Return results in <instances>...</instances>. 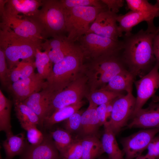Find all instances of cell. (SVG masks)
<instances>
[{
  "instance_id": "33",
  "label": "cell",
  "mask_w": 159,
  "mask_h": 159,
  "mask_svg": "<svg viewBox=\"0 0 159 159\" xmlns=\"http://www.w3.org/2000/svg\"><path fill=\"white\" fill-rule=\"evenodd\" d=\"M82 154L81 139L73 140L66 149L59 154V159H81Z\"/></svg>"
},
{
  "instance_id": "8",
  "label": "cell",
  "mask_w": 159,
  "mask_h": 159,
  "mask_svg": "<svg viewBox=\"0 0 159 159\" xmlns=\"http://www.w3.org/2000/svg\"><path fill=\"white\" fill-rule=\"evenodd\" d=\"M77 41L84 58H90L92 60L105 55L119 52L122 49L121 41L92 33L85 34Z\"/></svg>"
},
{
  "instance_id": "3",
  "label": "cell",
  "mask_w": 159,
  "mask_h": 159,
  "mask_svg": "<svg viewBox=\"0 0 159 159\" xmlns=\"http://www.w3.org/2000/svg\"><path fill=\"white\" fill-rule=\"evenodd\" d=\"M41 8L29 17L37 24L45 40L66 32L64 10L60 0H42Z\"/></svg>"
},
{
  "instance_id": "38",
  "label": "cell",
  "mask_w": 159,
  "mask_h": 159,
  "mask_svg": "<svg viewBox=\"0 0 159 159\" xmlns=\"http://www.w3.org/2000/svg\"><path fill=\"white\" fill-rule=\"evenodd\" d=\"M16 67L19 71L20 79L31 76L34 73L36 68L35 61L34 60L22 61Z\"/></svg>"
},
{
  "instance_id": "27",
  "label": "cell",
  "mask_w": 159,
  "mask_h": 159,
  "mask_svg": "<svg viewBox=\"0 0 159 159\" xmlns=\"http://www.w3.org/2000/svg\"><path fill=\"white\" fill-rule=\"evenodd\" d=\"M14 103L16 115L21 126L26 125H41L39 118L28 106L22 102Z\"/></svg>"
},
{
  "instance_id": "24",
  "label": "cell",
  "mask_w": 159,
  "mask_h": 159,
  "mask_svg": "<svg viewBox=\"0 0 159 159\" xmlns=\"http://www.w3.org/2000/svg\"><path fill=\"white\" fill-rule=\"evenodd\" d=\"M133 75L127 69L114 77L105 86L100 89L121 92L132 91V85L135 81Z\"/></svg>"
},
{
  "instance_id": "17",
  "label": "cell",
  "mask_w": 159,
  "mask_h": 159,
  "mask_svg": "<svg viewBox=\"0 0 159 159\" xmlns=\"http://www.w3.org/2000/svg\"><path fill=\"white\" fill-rule=\"evenodd\" d=\"M19 159H59V153L50 135H44L39 144L27 145Z\"/></svg>"
},
{
  "instance_id": "45",
  "label": "cell",
  "mask_w": 159,
  "mask_h": 159,
  "mask_svg": "<svg viewBox=\"0 0 159 159\" xmlns=\"http://www.w3.org/2000/svg\"><path fill=\"white\" fill-rule=\"evenodd\" d=\"M159 8V0H157L156 3L155 4Z\"/></svg>"
},
{
  "instance_id": "1",
  "label": "cell",
  "mask_w": 159,
  "mask_h": 159,
  "mask_svg": "<svg viewBox=\"0 0 159 159\" xmlns=\"http://www.w3.org/2000/svg\"><path fill=\"white\" fill-rule=\"evenodd\" d=\"M159 28L147 27L135 34L124 35L122 41L120 57L127 70L134 77L141 78L148 73L157 62L153 49V41Z\"/></svg>"
},
{
  "instance_id": "32",
  "label": "cell",
  "mask_w": 159,
  "mask_h": 159,
  "mask_svg": "<svg viewBox=\"0 0 159 159\" xmlns=\"http://www.w3.org/2000/svg\"><path fill=\"white\" fill-rule=\"evenodd\" d=\"M125 1L130 11L155 14L159 17V8L155 4L153 5L146 0H126Z\"/></svg>"
},
{
  "instance_id": "22",
  "label": "cell",
  "mask_w": 159,
  "mask_h": 159,
  "mask_svg": "<svg viewBox=\"0 0 159 159\" xmlns=\"http://www.w3.org/2000/svg\"><path fill=\"white\" fill-rule=\"evenodd\" d=\"M104 132L101 141L104 153L109 159H125L122 150L119 148L115 138V134L110 127L108 121L104 125Z\"/></svg>"
},
{
  "instance_id": "42",
  "label": "cell",
  "mask_w": 159,
  "mask_h": 159,
  "mask_svg": "<svg viewBox=\"0 0 159 159\" xmlns=\"http://www.w3.org/2000/svg\"><path fill=\"white\" fill-rule=\"evenodd\" d=\"M153 52L157 61L159 63V33L155 37L153 41Z\"/></svg>"
},
{
  "instance_id": "2",
  "label": "cell",
  "mask_w": 159,
  "mask_h": 159,
  "mask_svg": "<svg viewBox=\"0 0 159 159\" xmlns=\"http://www.w3.org/2000/svg\"><path fill=\"white\" fill-rule=\"evenodd\" d=\"M84 57L78 44L62 60L54 64L52 71L46 79L47 88L54 95L67 87L77 77L83 69Z\"/></svg>"
},
{
  "instance_id": "4",
  "label": "cell",
  "mask_w": 159,
  "mask_h": 159,
  "mask_svg": "<svg viewBox=\"0 0 159 159\" xmlns=\"http://www.w3.org/2000/svg\"><path fill=\"white\" fill-rule=\"evenodd\" d=\"M42 44L19 37L11 32L0 30V48L4 52L10 70L16 67L20 60H34L37 49H42Z\"/></svg>"
},
{
  "instance_id": "39",
  "label": "cell",
  "mask_w": 159,
  "mask_h": 159,
  "mask_svg": "<svg viewBox=\"0 0 159 159\" xmlns=\"http://www.w3.org/2000/svg\"><path fill=\"white\" fill-rule=\"evenodd\" d=\"M148 151L144 155L148 159H159V135L155 136L148 144Z\"/></svg>"
},
{
  "instance_id": "6",
  "label": "cell",
  "mask_w": 159,
  "mask_h": 159,
  "mask_svg": "<svg viewBox=\"0 0 159 159\" xmlns=\"http://www.w3.org/2000/svg\"><path fill=\"white\" fill-rule=\"evenodd\" d=\"M120 52L102 56L92 60L88 65V67L94 72L93 83L96 87H103L115 76L127 69Z\"/></svg>"
},
{
  "instance_id": "26",
  "label": "cell",
  "mask_w": 159,
  "mask_h": 159,
  "mask_svg": "<svg viewBox=\"0 0 159 159\" xmlns=\"http://www.w3.org/2000/svg\"><path fill=\"white\" fill-rule=\"evenodd\" d=\"M81 140L83 150L81 159H95L104 153L101 142L96 135L86 136Z\"/></svg>"
},
{
  "instance_id": "28",
  "label": "cell",
  "mask_w": 159,
  "mask_h": 159,
  "mask_svg": "<svg viewBox=\"0 0 159 159\" xmlns=\"http://www.w3.org/2000/svg\"><path fill=\"white\" fill-rule=\"evenodd\" d=\"M11 102L7 98L0 90V130L6 135L12 133L11 123Z\"/></svg>"
},
{
  "instance_id": "14",
  "label": "cell",
  "mask_w": 159,
  "mask_h": 159,
  "mask_svg": "<svg viewBox=\"0 0 159 159\" xmlns=\"http://www.w3.org/2000/svg\"><path fill=\"white\" fill-rule=\"evenodd\" d=\"M117 15L108 9L101 11L92 24L87 33H94L114 40H119V38L122 35L119 32L117 23Z\"/></svg>"
},
{
  "instance_id": "46",
  "label": "cell",
  "mask_w": 159,
  "mask_h": 159,
  "mask_svg": "<svg viewBox=\"0 0 159 159\" xmlns=\"http://www.w3.org/2000/svg\"><path fill=\"white\" fill-rule=\"evenodd\" d=\"M97 159H106L104 158H98Z\"/></svg>"
},
{
  "instance_id": "41",
  "label": "cell",
  "mask_w": 159,
  "mask_h": 159,
  "mask_svg": "<svg viewBox=\"0 0 159 159\" xmlns=\"http://www.w3.org/2000/svg\"><path fill=\"white\" fill-rule=\"evenodd\" d=\"M107 103L100 105L97 108L100 126L104 125L107 121L106 118V107Z\"/></svg>"
},
{
  "instance_id": "21",
  "label": "cell",
  "mask_w": 159,
  "mask_h": 159,
  "mask_svg": "<svg viewBox=\"0 0 159 159\" xmlns=\"http://www.w3.org/2000/svg\"><path fill=\"white\" fill-rule=\"evenodd\" d=\"M88 100L89 106L82 114L80 127L79 130L83 137L96 135L99 127L100 126L97 111L98 106Z\"/></svg>"
},
{
  "instance_id": "36",
  "label": "cell",
  "mask_w": 159,
  "mask_h": 159,
  "mask_svg": "<svg viewBox=\"0 0 159 159\" xmlns=\"http://www.w3.org/2000/svg\"><path fill=\"white\" fill-rule=\"evenodd\" d=\"M10 70L7 66L4 52L0 48V80L3 86L7 87L10 85Z\"/></svg>"
},
{
  "instance_id": "18",
  "label": "cell",
  "mask_w": 159,
  "mask_h": 159,
  "mask_svg": "<svg viewBox=\"0 0 159 159\" xmlns=\"http://www.w3.org/2000/svg\"><path fill=\"white\" fill-rule=\"evenodd\" d=\"M158 17L157 14L130 11L124 15H117V22L120 33L123 35L127 36L131 34L132 28L139 23L145 21L148 26H154L153 20L155 17Z\"/></svg>"
},
{
  "instance_id": "44",
  "label": "cell",
  "mask_w": 159,
  "mask_h": 159,
  "mask_svg": "<svg viewBox=\"0 0 159 159\" xmlns=\"http://www.w3.org/2000/svg\"><path fill=\"white\" fill-rule=\"evenodd\" d=\"M134 159H148L146 158L145 156L144 155H141Z\"/></svg>"
},
{
  "instance_id": "9",
  "label": "cell",
  "mask_w": 159,
  "mask_h": 159,
  "mask_svg": "<svg viewBox=\"0 0 159 159\" xmlns=\"http://www.w3.org/2000/svg\"><path fill=\"white\" fill-rule=\"evenodd\" d=\"M132 91L127 92L115 99L113 102V108L109 125L115 135L122 128L128 125L133 114L136 102V98L133 95Z\"/></svg>"
},
{
  "instance_id": "30",
  "label": "cell",
  "mask_w": 159,
  "mask_h": 159,
  "mask_svg": "<svg viewBox=\"0 0 159 159\" xmlns=\"http://www.w3.org/2000/svg\"><path fill=\"white\" fill-rule=\"evenodd\" d=\"M50 135L59 154L62 153L66 149L73 140L70 133L65 130L57 129L50 132Z\"/></svg>"
},
{
  "instance_id": "43",
  "label": "cell",
  "mask_w": 159,
  "mask_h": 159,
  "mask_svg": "<svg viewBox=\"0 0 159 159\" xmlns=\"http://www.w3.org/2000/svg\"><path fill=\"white\" fill-rule=\"evenodd\" d=\"M114 100L111 101L107 104L106 107V118L110 117L113 108Z\"/></svg>"
},
{
  "instance_id": "7",
  "label": "cell",
  "mask_w": 159,
  "mask_h": 159,
  "mask_svg": "<svg viewBox=\"0 0 159 159\" xmlns=\"http://www.w3.org/2000/svg\"><path fill=\"white\" fill-rule=\"evenodd\" d=\"M4 8L0 9V29L11 32L40 44L45 40L38 26L30 18L22 15L9 14L4 11Z\"/></svg>"
},
{
  "instance_id": "5",
  "label": "cell",
  "mask_w": 159,
  "mask_h": 159,
  "mask_svg": "<svg viewBox=\"0 0 159 159\" xmlns=\"http://www.w3.org/2000/svg\"><path fill=\"white\" fill-rule=\"evenodd\" d=\"M64 9L66 31L68 33L67 37L69 41L74 43L87 33L90 24L98 14L107 9L93 6H78Z\"/></svg>"
},
{
  "instance_id": "20",
  "label": "cell",
  "mask_w": 159,
  "mask_h": 159,
  "mask_svg": "<svg viewBox=\"0 0 159 159\" xmlns=\"http://www.w3.org/2000/svg\"><path fill=\"white\" fill-rule=\"evenodd\" d=\"M42 4V0H6L4 10L12 15L30 17L37 13Z\"/></svg>"
},
{
  "instance_id": "11",
  "label": "cell",
  "mask_w": 159,
  "mask_h": 159,
  "mask_svg": "<svg viewBox=\"0 0 159 159\" xmlns=\"http://www.w3.org/2000/svg\"><path fill=\"white\" fill-rule=\"evenodd\" d=\"M159 132V127L146 129L122 138L120 143L125 159H134L142 155L150 142Z\"/></svg>"
},
{
  "instance_id": "35",
  "label": "cell",
  "mask_w": 159,
  "mask_h": 159,
  "mask_svg": "<svg viewBox=\"0 0 159 159\" xmlns=\"http://www.w3.org/2000/svg\"><path fill=\"white\" fill-rule=\"evenodd\" d=\"M36 125H26L21 126L26 131L27 139L32 145L40 144L43 141L44 135L37 127Z\"/></svg>"
},
{
  "instance_id": "23",
  "label": "cell",
  "mask_w": 159,
  "mask_h": 159,
  "mask_svg": "<svg viewBox=\"0 0 159 159\" xmlns=\"http://www.w3.org/2000/svg\"><path fill=\"white\" fill-rule=\"evenodd\" d=\"M6 135V138L2 143L5 159H12L16 155H20L28 145L24 132L16 135L12 132Z\"/></svg>"
},
{
  "instance_id": "12",
  "label": "cell",
  "mask_w": 159,
  "mask_h": 159,
  "mask_svg": "<svg viewBox=\"0 0 159 159\" xmlns=\"http://www.w3.org/2000/svg\"><path fill=\"white\" fill-rule=\"evenodd\" d=\"M159 63L157 61L155 65L148 73L134 81L137 97L133 115L142 109L148 100L154 95L159 87Z\"/></svg>"
},
{
  "instance_id": "37",
  "label": "cell",
  "mask_w": 159,
  "mask_h": 159,
  "mask_svg": "<svg viewBox=\"0 0 159 159\" xmlns=\"http://www.w3.org/2000/svg\"><path fill=\"white\" fill-rule=\"evenodd\" d=\"M83 112L78 110L66 120L64 127L70 133L79 130L81 125V116Z\"/></svg>"
},
{
  "instance_id": "25",
  "label": "cell",
  "mask_w": 159,
  "mask_h": 159,
  "mask_svg": "<svg viewBox=\"0 0 159 159\" xmlns=\"http://www.w3.org/2000/svg\"><path fill=\"white\" fill-rule=\"evenodd\" d=\"M84 103V102L82 101L56 110L44 119L43 126L46 128H50L55 124L65 120L74 113L79 110Z\"/></svg>"
},
{
  "instance_id": "34",
  "label": "cell",
  "mask_w": 159,
  "mask_h": 159,
  "mask_svg": "<svg viewBox=\"0 0 159 159\" xmlns=\"http://www.w3.org/2000/svg\"><path fill=\"white\" fill-rule=\"evenodd\" d=\"M60 1L64 9L78 6H93L102 9L107 8L101 0H60Z\"/></svg>"
},
{
  "instance_id": "19",
  "label": "cell",
  "mask_w": 159,
  "mask_h": 159,
  "mask_svg": "<svg viewBox=\"0 0 159 159\" xmlns=\"http://www.w3.org/2000/svg\"><path fill=\"white\" fill-rule=\"evenodd\" d=\"M54 94L46 87L31 95L22 102L29 107L39 118L43 126L44 119L48 115L51 102Z\"/></svg>"
},
{
  "instance_id": "13",
  "label": "cell",
  "mask_w": 159,
  "mask_h": 159,
  "mask_svg": "<svg viewBox=\"0 0 159 159\" xmlns=\"http://www.w3.org/2000/svg\"><path fill=\"white\" fill-rule=\"evenodd\" d=\"M44 80L34 73L29 77L13 83L7 88L13 97L14 102H22L45 88L47 84Z\"/></svg>"
},
{
  "instance_id": "31",
  "label": "cell",
  "mask_w": 159,
  "mask_h": 159,
  "mask_svg": "<svg viewBox=\"0 0 159 159\" xmlns=\"http://www.w3.org/2000/svg\"><path fill=\"white\" fill-rule=\"evenodd\" d=\"M122 95L121 92L99 89L93 91L88 99L98 106L107 104Z\"/></svg>"
},
{
  "instance_id": "16",
  "label": "cell",
  "mask_w": 159,
  "mask_h": 159,
  "mask_svg": "<svg viewBox=\"0 0 159 159\" xmlns=\"http://www.w3.org/2000/svg\"><path fill=\"white\" fill-rule=\"evenodd\" d=\"M76 43L69 41L64 34L47 39L41 44L42 49L46 52L53 64L68 55Z\"/></svg>"
},
{
  "instance_id": "40",
  "label": "cell",
  "mask_w": 159,
  "mask_h": 159,
  "mask_svg": "<svg viewBox=\"0 0 159 159\" xmlns=\"http://www.w3.org/2000/svg\"><path fill=\"white\" fill-rule=\"evenodd\" d=\"M107 6L108 10L117 14L124 5L123 0H101Z\"/></svg>"
},
{
  "instance_id": "29",
  "label": "cell",
  "mask_w": 159,
  "mask_h": 159,
  "mask_svg": "<svg viewBox=\"0 0 159 159\" xmlns=\"http://www.w3.org/2000/svg\"><path fill=\"white\" fill-rule=\"evenodd\" d=\"M37 48L35 55V64L38 75L44 79H47L52 72L53 63L47 53Z\"/></svg>"
},
{
  "instance_id": "10",
  "label": "cell",
  "mask_w": 159,
  "mask_h": 159,
  "mask_svg": "<svg viewBox=\"0 0 159 159\" xmlns=\"http://www.w3.org/2000/svg\"><path fill=\"white\" fill-rule=\"evenodd\" d=\"M87 80L84 77L77 78L64 89L54 95L47 117L58 109L81 101Z\"/></svg>"
},
{
  "instance_id": "15",
  "label": "cell",
  "mask_w": 159,
  "mask_h": 159,
  "mask_svg": "<svg viewBox=\"0 0 159 159\" xmlns=\"http://www.w3.org/2000/svg\"><path fill=\"white\" fill-rule=\"evenodd\" d=\"M128 128L150 129L159 127V102L155 98L147 107L142 108L133 115Z\"/></svg>"
}]
</instances>
